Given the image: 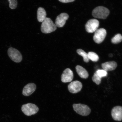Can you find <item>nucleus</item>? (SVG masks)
Masks as SVG:
<instances>
[{
    "label": "nucleus",
    "mask_w": 122,
    "mask_h": 122,
    "mask_svg": "<svg viewBox=\"0 0 122 122\" xmlns=\"http://www.w3.org/2000/svg\"><path fill=\"white\" fill-rule=\"evenodd\" d=\"M98 76L102 78V77H106L107 75V71L103 69H99L96 71Z\"/></svg>",
    "instance_id": "21"
},
{
    "label": "nucleus",
    "mask_w": 122,
    "mask_h": 122,
    "mask_svg": "<svg viewBox=\"0 0 122 122\" xmlns=\"http://www.w3.org/2000/svg\"><path fill=\"white\" fill-rule=\"evenodd\" d=\"M109 57H112L113 56L112 55V54H110L109 55Z\"/></svg>",
    "instance_id": "23"
},
{
    "label": "nucleus",
    "mask_w": 122,
    "mask_h": 122,
    "mask_svg": "<svg viewBox=\"0 0 122 122\" xmlns=\"http://www.w3.org/2000/svg\"><path fill=\"white\" fill-rule=\"evenodd\" d=\"M112 118L115 121H120L122 120V107L117 106L114 107L111 111Z\"/></svg>",
    "instance_id": "10"
},
{
    "label": "nucleus",
    "mask_w": 122,
    "mask_h": 122,
    "mask_svg": "<svg viewBox=\"0 0 122 122\" xmlns=\"http://www.w3.org/2000/svg\"><path fill=\"white\" fill-rule=\"evenodd\" d=\"M76 70L78 75L82 78L86 79L89 76L88 71L83 67L77 65L76 67Z\"/></svg>",
    "instance_id": "14"
},
{
    "label": "nucleus",
    "mask_w": 122,
    "mask_h": 122,
    "mask_svg": "<svg viewBox=\"0 0 122 122\" xmlns=\"http://www.w3.org/2000/svg\"><path fill=\"white\" fill-rule=\"evenodd\" d=\"M122 41V36L120 34L116 35L111 39V42L113 44H116L121 42Z\"/></svg>",
    "instance_id": "18"
},
{
    "label": "nucleus",
    "mask_w": 122,
    "mask_h": 122,
    "mask_svg": "<svg viewBox=\"0 0 122 122\" xmlns=\"http://www.w3.org/2000/svg\"><path fill=\"white\" fill-rule=\"evenodd\" d=\"M83 85L81 82L78 81H75L71 82L68 86L69 91L73 94H75L80 92L81 90Z\"/></svg>",
    "instance_id": "8"
},
{
    "label": "nucleus",
    "mask_w": 122,
    "mask_h": 122,
    "mask_svg": "<svg viewBox=\"0 0 122 122\" xmlns=\"http://www.w3.org/2000/svg\"><path fill=\"white\" fill-rule=\"evenodd\" d=\"M77 52L79 55L83 57L84 61L86 62H89L90 60L88 58V53L81 49L77 50Z\"/></svg>",
    "instance_id": "16"
},
{
    "label": "nucleus",
    "mask_w": 122,
    "mask_h": 122,
    "mask_svg": "<svg viewBox=\"0 0 122 122\" xmlns=\"http://www.w3.org/2000/svg\"><path fill=\"white\" fill-rule=\"evenodd\" d=\"M36 86L35 84L31 83L27 84L24 87L22 91V94L25 96L31 95L36 90Z\"/></svg>",
    "instance_id": "12"
},
{
    "label": "nucleus",
    "mask_w": 122,
    "mask_h": 122,
    "mask_svg": "<svg viewBox=\"0 0 122 122\" xmlns=\"http://www.w3.org/2000/svg\"><path fill=\"white\" fill-rule=\"evenodd\" d=\"M74 78L73 71L70 68H66L64 71L61 76V81L66 83L71 81Z\"/></svg>",
    "instance_id": "11"
},
{
    "label": "nucleus",
    "mask_w": 122,
    "mask_h": 122,
    "mask_svg": "<svg viewBox=\"0 0 122 122\" xmlns=\"http://www.w3.org/2000/svg\"><path fill=\"white\" fill-rule=\"evenodd\" d=\"M88 58L93 62H97L99 60V57L97 53L93 52H89L88 53Z\"/></svg>",
    "instance_id": "17"
},
{
    "label": "nucleus",
    "mask_w": 122,
    "mask_h": 122,
    "mask_svg": "<svg viewBox=\"0 0 122 122\" xmlns=\"http://www.w3.org/2000/svg\"><path fill=\"white\" fill-rule=\"evenodd\" d=\"M21 109L24 114L27 116L34 115L37 113L39 111V108L37 106L31 103L23 105Z\"/></svg>",
    "instance_id": "4"
},
{
    "label": "nucleus",
    "mask_w": 122,
    "mask_h": 122,
    "mask_svg": "<svg viewBox=\"0 0 122 122\" xmlns=\"http://www.w3.org/2000/svg\"><path fill=\"white\" fill-rule=\"evenodd\" d=\"M107 35L106 30L105 29L101 28L97 29L95 32L93 40L96 43H101L104 40Z\"/></svg>",
    "instance_id": "6"
},
{
    "label": "nucleus",
    "mask_w": 122,
    "mask_h": 122,
    "mask_svg": "<svg viewBox=\"0 0 122 122\" xmlns=\"http://www.w3.org/2000/svg\"><path fill=\"white\" fill-rule=\"evenodd\" d=\"M99 25V22L97 19H91L89 20L85 25V29L88 33H93L97 30Z\"/></svg>",
    "instance_id": "7"
},
{
    "label": "nucleus",
    "mask_w": 122,
    "mask_h": 122,
    "mask_svg": "<svg viewBox=\"0 0 122 122\" xmlns=\"http://www.w3.org/2000/svg\"><path fill=\"white\" fill-rule=\"evenodd\" d=\"M60 2L63 3H68L73 2L75 0H59Z\"/></svg>",
    "instance_id": "22"
},
{
    "label": "nucleus",
    "mask_w": 122,
    "mask_h": 122,
    "mask_svg": "<svg viewBox=\"0 0 122 122\" xmlns=\"http://www.w3.org/2000/svg\"><path fill=\"white\" fill-rule=\"evenodd\" d=\"M109 13V10L107 8L104 7L98 6L93 10L92 15L94 18L105 19L107 17Z\"/></svg>",
    "instance_id": "2"
},
{
    "label": "nucleus",
    "mask_w": 122,
    "mask_h": 122,
    "mask_svg": "<svg viewBox=\"0 0 122 122\" xmlns=\"http://www.w3.org/2000/svg\"><path fill=\"white\" fill-rule=\"evenodd\" d=\"M46 13L43 8L40 7L38 9L37 19L39 22H42L46 18Z\"/></svg>",
    "instance_id": "15"
},
{
    "label": "nucleus",
    "mask_w": 122,
    "mask_h": 122,
    "mask_svg": "<svg viewBox=\"0 0 122 122\" xmlns=\"http://www.w3.org/2000/svg\"><path fill=\"white\" fill-rule=\"evenodd\" d=\"M69 17V16L67 14L65 13H61L57 17L56 19L55 24L56 26L58 27H63Z\"/></svg>",
    "instance_id": "9"
},
{
    "label": "nucleus",
    "mask_w": 122,
    "mask_h": 122,
    "mask_svg": "<svg viewBox=\"0 0 122 122\" xmlns=\"http://www.w3.org/2000/svg\"><path fill=\"white\" fill-rule=\"evenodd\" d=\"M57 27L52 20L46 18L42 22L41 25V30L44 33H49L54 31L57 29Z\"/></svg>",
    "instance_id": "1"
},
{
    "label": "nucleus",
    "mask_w": 122,
    "mask_h": 122,
    "mask_svg": "<svg viewBox=\"0 0 122 122\" xmlns=\"http://www.w3.org/2000/svg\"><path fill=\"white\" fill-rule=\"evenodd\" d=\"M74 110L80 115L86 116L89 115L91 112V109L86 105L81 104H74L73 105Z\"/></svg>",
    "instance_id": "3"
},
{
    "label": "nucleus",
    "mask_w": 122,
    "mask_h": 122,
    "mask_svg": "<svg viewBox=\"0 0 122 122\" xmlns=\"http://www.w3.org/2000/svg\"><path fill=\"white\" fill-rule=\"evenodd\" d=\"M117 66V62L114 61L106 62L102 65V68L106 71H113L116 68Z\"/></svg>",
    "instance_id": "13"
},
{
    "label": "nucleus",
    "mask_w": 122,
    "mask_h": 122,
    "mask_svg": "<svg viewBox=\"0 0 122 122\" xmlns=\"http://www.w3.org/2000/svg\"><path fill=\"white\" fill-rule=\"evenodd\" d=\"M8 56L14 61L19 63L21 62L22 59V54L20 52L16 49L10 47L8 50Z\"/></svg>",
    "instance_id": "5"
},
{
    "label": "nucleus",
    "mask_w": 122,
    "mask_h": 122,
    "mask_svg": "<svg viewBox=\"0 0 122 122\" xmlns=\"http://www.w3.org/2000/svg\"><path fill=\"white\" fill-rule=\"evenodd\" d=\"M9 3V7L12 10H14L16 8L18 5L17 0H8Z\"/></svg>",
    "instance_id": "20"
},
{
    "label": "nucleus",
    "mask_w": 122,
    "mask_h": 122,
    "mask_svg": "<svg viewBox=\"0 0 122 122\" xmlns=\"http://www.w3.org/2000/svg\"><path fill=\"white\" fill-rule=\"evenodd\" d=\"M93 81L97 85H100L101 83L102 78L99 76L96 72L94 73L92 77Z\"/></svg>",
    "instance_id": "19"
}]
</instances>
